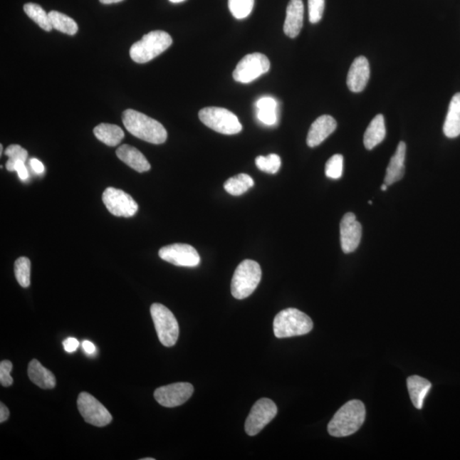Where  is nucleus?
<instances>
[{
	"label": "nucleus",
	"instance_id": "a878e982",
	"mask_svg": "<svg viewBox=\"0 0 460 460\" xmlns=\"http://www.w3.org/2000/svg\"><path fill=\"white\" fill-rule=\"evenodd\" d=\"M52 28L58 30V31L63 33L68 34V36H75L78 32V25L75 21L72 19L71 17L63 14V13L51 11L48 13Z\"/></svg>",
	"mask_w": 460,
	"mask_h": 460
},
{
	"label": "nucleus",
	"instance_id": "393cba45",
	"mask_svg": "<svg viewBox=\"0 0 460 460\" xmlns=\"http://www.w3.org/2000/svg\"><path fill=\"white\" fill-rule=\"evenodd\" d=\"M253 179L249 175L241 173V174L230 177L229 179L225 182L224 187L229 194L239 197V195L245 194L247 190L253 188Z\"/></svg>",
	"mask_w": 460,
	"mask_h": 460
},
{
	"label": "nucleus",
	"instance_id": "c03bdc74",
	"mask_svg": "<svg viewBox=\"0 0 460 460\" xmlns=\"http://www.w3.org/2000/svg\"><path fill=\"white\" fill-rule=\"evenodd\" d=\"M172 3H181L184 1V0H170Z\"/></svg>",
	"mask_w": 460,
	"mask_h": 460
},
{
	"label": "nucleus",
	"instance_id": "1a4fd4ad",
	"mask_svg": "<svg viewBox=\"0 0 460 460\" xmlns=\"http://www.w3.org/2000/svg\"><path fill=\"white\" fill-rule=\"evenodd\" d=\"M278 413L276 403L268 398L260 399L251 409L246 420L245 431L247 435L253 437L270 424Z\"/></svg>",
	"mask_w": 460,
	"mask_h": 460
},
{
	"label": "nucleus",
	"instance_id": "dca6fc26",
	"mask_svg": "<svg viewBox=\"0 0 460 460\" xmlns=\"http://www.w3.org/2000/svg\"><path fill=\"white\" fill-rule=\"evenodd\" d=\"M337 128V121L330 115L319 117L311 125L307 136V145L310 147H318Z\"/></svg>",
	"mask_w": 460,
	"mask_h": 460
},
{
	"label": "nucleus",
	"instance_id": "e433bc0d",
	"mask_svg": "<svg viewBox=\"0 0 460 460\" xmlns=\"http://www.w3.org/2000/svg\"><path fill=\"white\" fill-rule=\"evenodd\" d=\"M79 345V341H78L75 338H68L67 340L63 341L64 350H66L68 353L75 352Z\"/></svg>",
	"mask_w": 460,
	"mask_h": 460
},
{
	"label": "nucleus",
	"instance_id": "f257e3e1",
	"mask_svg": "<svg viewBox=\"0 0 460 460\" xmlns=\"http://www.w3.org/2000/svg\"><path fill=\"white\" fill-rule=\"evenodd\" d=\"M122 121L127 131L141 140L162 145L167 141V132L159 121L142 113L127 110L123 113Z\"/></svg>",
	"mask_w": 460,
	"mask_h": 460
},
{
	"label": "nucleus",
	"instance_id": "4468645a",
	"mask_svg": "<svg viewBox=\"0 0 460 460\" xmlns=\"http://www.w3.org/2000/svg\"><path fill=\"white\" fill-rule=\"evenodd\" d=\"M342 250L345 253H353L357 249L362 239V225L352 212L346 214L340 223Z\"/></svg>",
	"mask_w": 460,
	"mask_h": 460
},
{
	"label": "nucleus",
	"instance_id": "c85d7f7f",
	"mask_svg": "<svg viewBox=\"0 0 460 460\" xmlns=\"http://www.w3.org/2000/svg\"><path fill=\"white\" fill-rule=\"evenodd\" d=\"M256 166L260 171L268 173V174H276L280 170L281 160L279 155L271 154L268 156H258L256 158Z\"/></svg>",
	"mask_w": 460,
	"mask_h": 460
},
{
	"label": "nucleus",
	"instance_id": "79ce46f5",
	"mask_svg": "<svg viewBox=\"0 0 460 460\" xmlns=\"http://www.w3.org/2000/svg\"><path fill=\"white\" fill-rule=\"evenodd\" d=\"M99 1L104 4H111L122 2L124 0H99Z\"/></svg>",
	"mask_w": 460,
	"mask_h": 460
},
{
	"label": "nucleus",
	"instance_id": "b1692460",
	"mask_svg": "<svg viewBox=\"0 0 460 460\" xmlns=\"http://www.w3.org/2000/svg\"><path fill=\"white\" fill-rule=\"evenodd\" d=\"M94 135L106 145L115 147L125 137L123 130L118 125L103 123L94 128Z\"/></svg>",
	"mask_w": 460,
	"mask_h": 460
},
{
	"label": "nucleus",
	"instance_id": "37998d69",
	"mask_svg": "<svg viewBox=\"0 0 460 460\" xmlns=\"http://www.w3.org/2000/svg\"><path fill=\"white\" fill-rule=\"evenodd\" d=\"M387 188H388V185H386L385 184H384L381 187V189L383 190V191H385L386 189H387Z\"/></svg>",
	"mask_w": 460,
	"mask_h": 460
},
{
	"label": "nucleus",
	"instance_id": "4be33fe9",
	"mask_svg": "<svg viewBox=\"0 0 460 460\" xmlns=\"http://www.w3.org/2000/svg\"><path fill=\"white\" fill-rule=\"evenodd\" d=\"M386 136V128L384 116L377 115L369 124L364 134V145L368 150L375 149L384 141Z\"/></svg>",
	"mask_w": 460,
	"mask_h": 460
},
{
	"label": "nucleus",
	"instance_id": "5701e85b",
	"mask_svg": "<svg viewBox=\"0 0 460 460\" xmlns=\"http://www.w3.org/2000/svg\"><path fill=\"white\" fill-rule=\"evenodd\" d=\"M444 132L446 137L455 138L460 135V93L454 95L451 100L446 115Z\"/></svg>",
	"mask_w": 460,
	"mask_h": 460
},
{
	"label": "nucleus",
	"instance_id": "f8f14e48",
	"mask_svg": "<svg viewBox=\"0 0 460 460\" xmlns=\"http://www.w3.org/2000/svg\"><path fill=\"white\" fill-rule=\"evenodd\" d=\"M160 258L176 266L197 267L201 263L198 251L188 244H172L159 251Z\"/></svg>",
	"mask_w": 460,
	"mask_h": 460
},
{
	"label": "nucleus",
	"instance_id": "f704fd0d",
	"mask_svg": "<svg viewBox=\"0 0 460 460\" xmlns=\"http://www.w3.org/2000/svg\"><path fill=\"white\" fill-rule=\"evenodd\" d=\"M257 117L260 122L268 127L277 123V110H257Z\"/></svg>",
	"mask_w": 460,
	"mask_h": 460
},
{
	"label": "nucleus",
	"instance_id": "7ed1b4c3",
	"mask_svg": "<svg viewBox=\"0 0 460 460\" xmlns=\"http://www.w3.org/2000/svg\"><path fill=\"white\" fill-rule=\"evenodd\" d=\"M273 327L276 338H291L305 335L311 332L313 322L303 312L288 308L276 315Z\"/></svg>",
	"mask_w": 460,
	"mask_h": 460
},
{
	"label": "nucleus",
	"instance_id": "412c9836",
	"mask_svg": "<svg viewBox=\"0 0 460 460\" xmlns=\"http://www.w3.org/2000/svg\"><path fill=\"white\" fill-rule=\"evenodd\" d=\"M30 380L38 387L45 390L53 389L56 386V377L38 360L30 362L28 369Z\"/></svg>",
	"mask_w": 460,
	"mask_h": 460
},
{
	"label": "nucleus",
	"instance_id": "9d476101",
	"mask_svg": "<svg viewBox=\"0 0 460 460\" xmlns=\"http://www.w3.org/2000/svg\"><path fill=\"white\" fill-rule=\"evenodd\" d=\"M77 405L86 423L98 427H106L111 423L113 417L110 412L92 394L80 393Z\"/></svg>",
	"mask_w": 460,
	"mask_h": 460
},
{
	"label": "nucleus",
	"instance_id": "20e7f679",
	"mask_svg": "<svg viewBox=\"0 0 460 460\" xmlns=\"http://www.w3.org/2000/svg\"><path fill=\"white\" fill-rule=\"evenodd\" d=\"M172 44L170 34L164 31H152L145 34L131 47L130 56L137 63H146L168 49Z\"/></svg>",
	"mask_w": 460,
	"mask_h": 460
},
{
	"label": "nucleus",
	"instance_id": "f3484780",
	"mask_svg": "<svg viewBox=\"0 0 460 460\" xmlns=\"http://www.w3.org/2000/svg\"><path fill=\"white\" fill-rule=\"evenodd\" d=\"M305 8L302 0H290L286 8L284 33L289 38H296L300 33L303 24Z\"/></svg>",
	"mask_w": 460,
	"mask_h": 460
},
{
	"label": "nucleus",
	"instance_id": "0eeeda50",
	"mask_svg": "<svg viewBox=\"0 0 460 460\" xmlns=\"http://www.w3.org/2000/svg\"><path fill=\"white\" fill-rule=\"evenodd\" d=\"M150 313L160 343L166 347L174 346L179 336V325L174 315L160 303L152 305Z\"/></svg>",
	"mask_w": 460,
	"mask_h": 460
},
{
	"label": "nucleus",
	"instance_id": "2eb2a0df",
	"mask_svg": "<svg viewBox=\"0 0 460 460\" xmlns=\"http://www.w3.org/2000/svg\"><path fill=\"white\" fill-rule=\"evenodd\" d=\"M369 77H370V66H369L368 60L365 56H358L351 64L347 76V85L352 93H362L366 88Z\"/></svg>",
	"mask_w": 460,
	"mask_h": 460
},
{
	"label": "nucleus",
	"instance_id": "6ab92c4d",
	"mask_svg": "<svg viewBox=\"0 0 460 460\" xmlns=\"http://www.w3.org/2000/svg\"><path fill=\"white\" fill-rule=\"evenodd\" d=\"M116 155L121 162L127 164L133 170L138 172H145L150 170V162L136 147L124 145L116 150Z\"/></svg>",
	"mask_w": 460,
	"mask_h": 460
},
{
	"label": "nucleus",
	"instance_id": "cd10ccee",
	"mask_svg": "<svg viewBox=\"0 0 460 460\" xmlns=\"http://www.w3.org/2000/svg\"><path fill=\"white\" fill-rule=\"evenodd\" d=\"M15 276L17 281L23 288L30 286L31 276V262L28 258L21 257L15 262Z\"/></svg>",
	"mask_w": 460,
	"mask_h": 460
},
{
	"label": "nucleus",
	"instance_id": "ddd939ff",
	"mask_svg": "<svg viewBox=\"0 0 460 460\" xmlns=\"http://www.w3.org/2000/svg\"><path fill=\"white\" fill-rule=\"evenodd\" d=\"M193 393L192 385L175 383L156 389L154 396L159 404L166 407H175L184 404Z\"/></svg>",
	"mask_w": 460,
	"mask_h": 460
},
{
	"label": "nucleus",
	"instance_id": "ea45409f",
	"mask_svg": "<svg viewBox=\"0 0 460 460\" xmlns=\"http://www.w3.org/2000/svg\"><path fill=\"white\" fill-rule=\"evenodd\" d=\"M10 417V411L4 403H0V422L4 423Z\"/></svg>",
	"mask_w": 460,
	"mask_h": 460
},
{
	"label": "nucleus",
	"instance_id": "2f4dec72",
	"mask_svg": "<svg viewBox=\"0 0 460 460\" xmlns=\"http://www.w3.org/2000/svg\"><path fill=\"white\" fill-rule=\"evenodd\" d=\"M308 6H309V20L310 23L313 24L319 23L323 19L325 0H309Z\"/></svg>",
	"mask_w": 460,
	"mask_h": 460
},
{
	"label": "nucleus",
	"instance_id": "6e6552de",
	"mask_svg": "<svg viewBox=\"0 0 460 460\" xmlns=\"http://www.w3.org/2000/svg\"><path fill=\"white\" fill-rule=\"evenodd\" d=\"M271 62L266 55L253 53L246 55L237 64L233 73L234 80L249 84L270 70Z\"/></svg>",
	"mask_w": 460,
	"mask_h": 460
},
{
	"label": "nucleus",
	"instance_id": "7c9ffc66",
	"mask_svg": "<svg viewBox=\"0 0 460 460\" xmlns=\"http://www.w3.org/2000/svg\"><path fill=\"white\" fill-rule=\"evenodd\" d=\"M344 157L341 155H334L325 164V176L332 179H340L343 174Z\"/></svg>",
	"mask_w": 460,
	"mask_h": 460
},
{
	"label": "nucleus",
	"instance_id": "423d86ee",
	"mask_svg": "<svg viewBox=\"0 0 460 460\" xmlns=\"http://www.w3.org/2000/svg\"><path fill=\"white\" fill-rule=\"evenodd\" d=\"M199 118L207 127L224 135H234L242 131V125L237 116L226 108H204L199 112Z\"/></svg>",
	"mask_w": 460,
	"mask_h": 460
},
{
	"label": "nucleus",
	"instance_id": "c756f323",
	"mask_svg": "<svg viewBox=\"0 0 460 460\" xmlns=\"http://www.w3.org/2000/svg\"><path fill=\"white\" fill-rule=\"evenodd\" d=\"M254 0H229L230 12L236 19H244L251 14Z\"/></svg>",
	"mask_w": 460,
	"mask_h": 460
},
{
	"label": "nucleus",
	"instance_id": "39448f33",
	"mask_svg": "<svg viewBox=\"0 0 460 460\" xmlns=\"http://www.w3.org/2000/svg\"><path fill=\"white\" fill-rule=\"evenodd\" d=\"M261 267L253 260L246 259L239 264L232 278L231 293L236 299H244L253 294L261 281Z\"/></svg>",
	"mask_w": 460,
	"mask_h": 460
},
{
	"label": "nucleus",
	"instance_id": "f03ea898",
	"mask_svg": "<svg viewBox=\"0 0 460 460\" xmlns=\"http://www.w3.org/2000/svg\"><path fill=\"white\" fill-rule=\"evenodd\" d=\"M366 409L363 402L350 401L338 409L328 424V431L334 437H345L353 435L365 421Z\"/></svg>",
	"mask_w": 460,
	"mask_h": 460
},
{
	"label": "nucleus",
	"instance_id": "473e14b6",
	"mask_svg": "<svg viewBox=\"0 0 460 460\" xmlns=\"http://www.w3.org/2000/svg\"><path fill=\"white\" fill-rule=\"evenodd\" d=\"M6 155L8 156L10 162L16 163V162H23L28 159V151L24 150L20 145H12L7 147Z\"/></svg>",
	"mask_w": 460,
	"mask_h": 460
},
{
	"label": "nucleus",
	"instance_id": "9b49d317",
	"mask_svg": "<svg viewBox=\"0 0 460 460\" xmlns=\"http://www.w3.org/2000/svg\"><path fill=\"white\" fill-rule=\"evenodd\" d=\"M103 202L108 211L116 216L131 218L138 211L137 203L131 195L112 187L104 190Z\"/></svg>",
	"mask_w": 460,
	"mask_h": 460
},
{
	"label": "nucleus",
	"instance_id": "a19ab883",
	"mask_svg": "<svg viewBox=\"0 0 460 460\" xmlns=\"http://www.w3.org/2000/svg\"><path fill=\"white\" fill-rule=\"evenodd\" d=\"M82 347H83V350L86 354L93 355L95 353V347L92 342L85 340L83 344H82Z\"/></svg>",
	"mask_w": 460,
	"mask_h": 460
},
{
	"label": "nucleus",
	"instance_id": "72a5a7b5",
	"mask_svg": "<svg viewBox=\"0 0 460 460\" xmlns=\"http://www.w3.org/2000/svg\"><path fill=\"white\" fill-rule=\"evenodd\" d=\"M12 363L10 361H3L0 363V384L4 387L12 385L13 379L11 376Z\"/></svg>",
	"mask_w": 460,
	"mask_h": 460
},
{
	"label": "nucleus",
	"instance_id": "c9c22d12",
	"mask_svg": "<svg viewBox=\"0 0 460 460\" xmlns=\"http://www.w3.org/2000/svg\"><path fill=\"white\" fill-rule=\"evenodd\" d=\"M277 102L271 97H263L256 103L257 110H277Z\"/></svg>",
	"mask_w": 460,
	"mask_h": 460
},
{
	"label": "nucleus",
	"instance_id": "58836bf2",
	"mask_svg": "<svg viewBox=\"0 0 460 460\" xmlns=\"http://www.w3.org/2000/svg\"><path fill=\"white\" fill-rule=\"evenodd\" d=\"M30 166H31L33 172H36L37 174H42L45 172L44 164L37 159L33 158L30 160Z\"/></svg>",
	"mask_w": 460,
	"mask_h": 460
},
{
	"label": "nucleus",
	"instance_id": "aec40b11",
	"mask_svg": "<svg viewBox=\"0 0 460 460\" xmlns=\"http://www.w3.org/2000/svg\"><path fill=\"white\" fill-rule=\"evenodd\" d=\"M407 385L414 406L417 409H422L424 398L432 388L431 382L422 377L413 375L407 379Z\"/></svg>",
	"mask_w": 460,
	"mask_h": 460
},
{
	"label": "nucleus",
	"instance_id": "bb28decb",
	"mask_svg": "<svg viewBox=\"0 0 460 460\" xmlns=\"http://www.w3.org/2000/svg\"><path fill=\"white\" fill-rule=\"evenodd\" d=\"M23 10L26 14L28 15L30 19H32L34 23L40 26L42 29L46 30L47 32L51 31L52 25L49 19V15L47 14L44 9L37 4L28 3L23 6Z\"/></svg>",
	"mask_w": 460,
	"mask_h": 460
},
{
	"label": "nucleus",
	"instance_id": "4c0bfd02",
	"mask_svg": "<svg viewBox=\"0 0 460 460\" xmlns=\"http://www.w3.org/2000/svg\"><path fill=\"white\" fill-rule=\"evenodd\" d=\"M15 172L19 174L21 180H27L28 177V172L25 167V162H16L15 164Z\"/></svg>",
	"mask_w": 460,
	"mask_h": 460
},
{
	"label": "nucleus",
	"instance_id": "a211bd4d",
	"mask_svg": "<svg viewBox=\"0 0 460 460\" xmlns=\"http://www.w3.org/2000/svg\"><path fill=\"white\" fill-rule=\"evenodd\" d=\"M407 145L404 142H400L397 146L396 153L390 160L386 175L385 177V184L386 185H392L402 179L405 174V158H406Z\"/></svg>",
	"mask_w": 460,
	"mask_h": 460
},
{
	"label": "nucleus",
	"instance_id": "a18cd8bd",
	"mask_svg": "<svg viewBox=\"0 0 460 460\" xmlns=\"http://www.w3.org/2000/svg\"><path fill=\"white\" fill-rule=\"evenodd\" d=\"M142 460H155L154 458H146V459H142Z\"/></svg>",
	"mask_w": 460,
	"mask_h": 460
}]
</instances>
